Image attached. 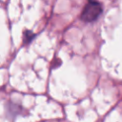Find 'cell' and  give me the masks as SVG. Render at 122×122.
I'll use <instances>...</instances> for the list:
<instances>
[{
    "label": "cell",
    "mask_w": 122,
    "mask_h": 122,
    "mask_svg": "<svg viewBox=\"0 0 122 122\" xmlns=\"http://www.w3.org/2000/svg\"><path fill=\"white\" fill-rule=\"evenodd\" d=\"M102 10H103L102 5L99 2L92 1V2H89L85 6L80 17L84 22L91 23V22L95 21L101 15Z\"/></svg>",
    "instance_id": "cell-1"
},
{
    "label": "cell",
    "mask_w": 122,
    "mask_h": 122,
    "mask_svg": "<svg viewBox=\"0 0 122 122\" xmlns=\"http://www.w3.org/2000/svg\"><path fill=\"white\" fill-rule=\"evenodd\" d=\"M34 37H35V34H34L31 30H26L24 31V33H23V44H24V45L30 44V43L33 40Z\"/></svg>",
    "instance_id": "cell-2"
},
{
    "label": "cell",
    "mask_w": 122,
    "mask_h": 122,
    "mask_svg": "<svg viewBox=\"0 0 122 122\" xmlns=\"http://www.w3.org/2000/svg\"><path fill=\"white\" fill-rule=\"evenodd\" d=\"M89 1H90V2H92V1H94V0H89Z\"/></svg>",
    "instance_id": "cell-3"
}]
</instances>
